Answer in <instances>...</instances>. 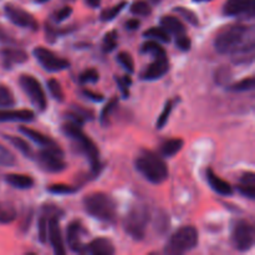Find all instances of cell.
<instances>
[{
  "instance_id": "6da1fadb",
  "label": "cell",
  "mask_w": 255,
  "mask_h": 255,
  "mask_svg": "<svg viewBox=\"0 0 255 255\" xmlns=\"http://www.w3.org/2000/svg\"><path fill=\"white\" fill-rule=\"evenodd\" d=\"M62 132L66 134L69 138L72 139L75 146L77 147L79 152L84 153L87 157L91 164L92 172L95 174L99 173L102 168L101 161H100V152L96 144L92 142V139L82 131L80 125L74 124V122H66L62 125Z\"/></svg>"
},
{
  "instance_id": "7a4b0ae2",
  "label": "cell",
  "mask_w": 255,
  "mask_h": 255,
  "mask_svg": "<svg viewBox=\"0 0 255 255\" xmlns=\"http://www.w3.org/2000/svg\"><path fill=\"white\" fill-rule=\"evenodd\" d=\"M251 39H254V26L234 24L219 32L214 40V47L219 54H231Z\"/></svg>"
},
{
  "instance_id": "3957f363",
  "label": "cell",
  "mask_w": 255,
  "mask_h": 255,
  "mask_svg": "<svg viewBox=\"0 0 255 255\" xmlns=\"http://www.w3.org/2000/svg\"><path fill=\"white\" fill-rule=\"evenodd\" d=\"M137 171L148 182L153 184H161L168 178V167L166 162L154 152L143 149L134 161Z\"/></svg>"
},
{
  "instance_id": "277c9868",
  "label": "cell",
  "mask_w": 255,
  "mask_h": 255,
  "mask_svg": "<svg viewBox=\"0 0 255 255\" xmlns=\"http://www.w3.org/2000/svg\"><path fill=\"white\" fill-rule=\"evenodd\" d=\"M84 208L92 218L97 221L109 224L116 222L117 207L109 194L102 192L89 194L84 198Z\"/></svg>"
},
{
  "instance_id": "5b68a950",
  "label": "cell",
  "mask_w": 255,
  "mask_h": 255,
  "mask_svg": "<svg viewBox=\"0 0 255 255\" xmlns=\"http://www.w3.org/2000/svg\"><path fill=\"white\" fill-rule=\"evenodd\" d=\"M198 244V231L194 227H182L167 242L164 252L169 255H181L191 252Z\"/></svg>"
},
{
  "instance_id": "8992f818",
  "label": "cell",
  "mask_w": 255,
  "mask_h": 255,
  "mask_svg": "<svg viewBox=\"0 0 255 255\" xmlns=\"http://www.w3.org/2000/svg\"><path fill=\"white\" fill-rule=\"evenodd\" d=\"M149 218H151V214L146 204H134L125 218V231L133 239L141 241L144 238Z\"/></svg>"
},
{
  "instance_id": "52a82bcc",
  "label": "cell",
  "mask_w": 255,
  "mask_h": 255,
  "mask_svg": "<svg viewBox=\"0 0 255 255\" xmlns=\"http://www.w3.org/2000/svg\"><path fill=\"white\" fill-rule=\"evenodd\" d=\"M19 84L21 86L22 91L27 95L30 101L32 102V105L40 111H45L47 100L41 84L31 75H21L19 79Z\"/></svg>"
},
{
  "instance_id": "ba28073f",
  "label": "cell",
  "mask_w": 255,
  "mask_h": 255,
  "mask_svg": "<svg viewBox=\"0 0 255 255\" xmlns=\"http://www.w3.org/2000/svg\"><path fill=\"white\" fill-rule=\"evenodd\" d=\"M232 244L239 252H247L254 244V228L248 221L236 222L232 231Z\"/></svg>"
},
{
  "instance_id": "9c48e42d",
  "label": "cell",
  "mask_w": 255,
  "mask_h": 255,
  "mask_svg": "<svg viewBox=\"0 0 255 255\" xmlns=\"http://www.w3.org/2000/svg\"><path fill=\"white\" fill-rule=\"evenodd\" d=\"M37 161L45 171L52 172V173L61 172L66 168V163L64 161V152L57 144L45 147L42 151H40L37 154Z\"/></svg>"
},
{
  "instance_id": "30bf717a",
  "label": "cell",
  "mask_w": 255,
  "mask_h": 255,
  "mask_svg": "<svg viewBox=\"0 0 255 255\" xmlns=\"http://www.w3.org/2000/svg\"><path fill=\"white\" fill-rule=\"evenodd\" d=\"M34 56L39 61V64L41 65L42 69L49 72L62 71V70L67 69L70 66V62L67 60L56 56L54 52L41 46L36 47L34 50Z\"/></svg>"
},
{
  "instance_id": "8fae6325",
  "label": "cell",
  "mask_w": 255,
  "mask_h": 255,
  "mask_svg": "<svg viewBox=\"0 0 255 255\" xmlns=\"http://www.w3.org/2000/svg\"><path fill=\"white\" fill-rule=\"evenodd\" d=\"M5 14H6L7 19L12 22L14 25L20 27H24V29H30L32 31H36L37 30V21L34 16H32L30 12H27L26 10L21 9L19 6H15V5L7 4L5 6Z\"/></svg>"
},
{
  "instance_id": "7c38bea8",
  "label": "cell",
  "mask_w": 255,
  "mask_h": 255,
  "mask_svg": "<svg viewBox=\"0 0 255 255\" xmlns=\"http://www.w3.org/2000/svg\"><path fill=\"white\" fill-rule=\"evenodd\" d=\"M226 16H254V0H228L223 6Z\"/></svg>"
},
{
  "instance_id": "4fadbf2b",
  "label": "cell",
  "mask_w": 255,
  "mask_h": 255,
  "mask_svg": "<svg viewBox=\"0 0 255 255\" xmlns=\"http://www.w3.org/2000/svg\"><path fill=\"white\" fill-rule=\"evenodd\" d=\"M59 217L57 214H54L51 218H49L47 222V238H49L50 243H51L54 253L56 255H64L66 253L65 251L64 239H62L61 229H60Z\"/></svg>"
},
{
  "instance_id": "5bb4252c",
  "label": "cell",
  "mask_w": 255,
  "mask_h": 255,
  "mask_svg": "<svg viewBox=\"0 0 255 255\" xmlns=\"http://www.w3.org/2000/svg\"><path fill=\"white\" fill-rule=\"evenodd\" d=\"M84 227L80 221H74L69 224L66 231V242L74 253H84L85 246L82 243V234H84Z\"/></svg>"
},
{
  "instance_id": "9a60e30c",
  "label": "cell",
  "mask_w": 255,
  "mask_h": 255,
  "mask_svg": "<svg viewBox=\"0 0 255 255\" xmlns=\"http://www.w3.org/2000/svg\"><path fill=\"white\" fill-rule=\"evenodd\" d=\"M168 70L169 62L167 56L156 57V60L142 72L141 79L146 80V81H156V80L163 77L168 72Z\"/></svg>"
},
{
  "instance_id": "2e32d148",
  "label": "cell",
  "mask_w": 255,
  "mask_h": 255,
  "mask_svg": "<svg viewBox=\"0 0 255 255\" xmlns=\"http://www.w3.org/2000/svg\"><path fill=\"white\" fill-rule=\"evenodd\" d=\"M254 50H255V42L254 39L248 40L244 42L242 46L238 49L234 50L231 52L232 55V61L237 65H243V64H251L254 60Z\"/></svg>"
},
{
  "instance_id": "e0dca14e",
  "label": "cell",
  "mask_w": 255,
  "mask_h": 255,
  "mask_svg": "<svg viewBox=\"0 0 255 255\" xmlns=\"http://www.w3.org/2000/svg\"><path fill=\"white\" fill-rule=\"evenodd\" d=\"M84 253L92 255H112L115 253V247L110 239L97 238L85 246Z\"/></svg>"
},
{
  "instance_id": "ac0fdd59",
  "label": "cell",
  "mask_w": 255,
  "mask_h": 255,
  "mask_svg": "<svg viewBox=\"0 0 255 255\" xmlns=\"http://www.w3.org/2000/svg\"><path fill=\"white\" fill-rule=\"evenodd\" d=\"M35 114L30 110H5L0 111V122H31Z\"/></svg>"
},
{
  "instance_id": "d6986e66",
  "label": "cell",
  "mask_w": 255,
  "mask_h": 255,
  "mask_svg": "<svg viewBox=\"0 0 255 255\" xmlns=\"http://www.w3.org/2000/svg\"><path fill=\"white\" fill-rule=\"evenodd\" d=\"M207 181H208L209 186L212 187V189L216 193L224 197H228L233 194V188H232L231 184L227 181H224V179H222L221 177L217 176L211 168L207 169Z\"/></svg>"
},
{
  "instance_id": "ffe728a7",
  "label": "cell",
  "mask_w": 255,
  "mask_h": 255,
  "mask_svg": "<svg viewBox=\"0 0 255 255\" xmlns=\"http://www.w3.org/2000/svg\"><path fill=\"white\" fill-rule=\"evenodd\" d=\"M19 131L21 132L24 136H26L27 138L31 139L32 142H35L36 144H39V146H42V147H50V146H55V142L54 139H51L50 137L45 136V134H42L41 132L36 131V129H32L30 128V127H26V126H20L19 127Z\"/></svg>"
},
{
  "instance_id": "44dd1931",
  "label": "cell",
  "mask_w": 255,
  "mask_h": 255,
  "mask_svg": "<svg viewBox=\"0 0 255 255\" xmlns=\"http://www.w3.org/2000/svg\"><path fill=\"white\" fill-rule=\"evenodd\" d=\"M5 67H11L12 65L22 64L27 60V54L20 49H4L1 51Z\"/></svg>"
},
{
  "instance_id": "7402d4cb",
  "label": "cell",
  "mask_w": 255,
  "mask_h": 255,
  "mask_svg": "<svg viewBox=\"0 0 255 255\" xmlns=\"http://www.w3.org/2000/svg\"><path fill=\"white\" fill-rule=\"evenodd\" d=\"M5 182L17 189H30L34 187V179L30 176H26V174H6Z\"/></svg>"
},
{
  "instance_id": "603a6c76",
  "label": "cell",
  "mask_w": 255,
  "mask_h": 255,
  "mask_svg": "<svg viewBox=\"0 0 255 255\" xmlns=\"http://www.w3.org/2000/svg\"><path fill=\"white\" fill-rule=\"evenodd\" d=\"M162 29L166 30L168 34H173L176 36L182 34H186V27L183 22L176 16H163L161 19Z\"/></svg>"
},
{
  "instance_id": "cb8c5ba5",
  "label": "cell",
  "mask_w": 255,
  "mask_h": 255,
  "mask_svg": "<svg viewBox=\"0 0 255 255\" xmlns=\"http://www.w3.org/2000/svg\"><path fill=\"white\" fill-rule=\"evenodd\" d=\"M184 141L182 138H172L164 142L161 147V153L163 157H173L183 148Z\"/></svg>"
},
{
  "instance_id": "d4e9b609",
  "label": "cell",
  "mask_w": 255,
  "mask_h": 255,
  "mask_svg": "<svg viewBox=\"0 0 255 255\" xmlns=\"http://www.w3.org/2000/svg\"><path fill=\"white\" fill-rule=\"evenodd\" d=\"M5 138H6L7 141H9L10 143L15 147V148L19 149V151L21 152L25 157H27V158H32V156H34V153H32V149H31V147L26 143V141H25V139L20 138V137H17V136H5Z\"/></svg>"
},
{
  "instance_id": "484cf974",
  "label": "cell",
  "mask_w": 255,
  "mask_h": 255,
  "mask_svg": "<svg viewBox=\"0 0 255 255\" xmlns=\"http://www.w3.org/2000/svg\"><path fill=\"white\" fill-rule=\"evenodd\" d=\"M16 218V211L11 204L0 202V223H11Z\"/></svg>"
},
{
  "instance_id": "4316f807",
  "label": "cell",
  "mask_w": 255,
  "mask_h": 255,
  "mask_svg": "<svg viewBox=\"0 0 255 255\" xmlns=\"http://www.w3.org/2000/svg\"><path fill=\"white\" fill-rule=\"evenodd\" d=\"M144 37H148V39H154L158 40V41L162 42H169L171 41V37H169V34L162 27H152V29L146 30L143 32Z\"/></svg>"
},
{
  "instance_id": "83f0119b",
  "label": "cell",
  "mask_w": 255,
  "mask_h": 255,
  "mask_svg": "<svg viewBox=\"0 0 255 255\" xmlns=\"http://www.w3.org/2000/svg\"><path fill=\"white\" fill-rule=\"evenodd\" d=\"M141 51L142 52H147V54H151L153 55L154 57H163L167 56L166 54V50L156 41H147L142 45L141 47Z\"/></svg>"
},
{
  "instance_id": "f1b7e54d",
  "label": "cell",
  "mask_w": 255,
  "mask_h": 255,
  "mask_svg": "<svg viewBox=\"0 0 255 255\" xmlns=\"http://www.w3.org/2000/svg\"><path fill=\"white\" fill-rule=\"evenodd\" d=\"M117 104H119V99H117V97H114V99H111L107 102L105 109L102 110L101 119L100 120H101V124L104 125V126H107V125L110 124V119H111L112 114H114V111L116 110Z\"/></svg>"
},
{
  "instance_id": "f546056e",
  "label": "cell",
  "mask_w": 255,
  "mask_h": 255,
  "mask_svg": "<svg viewBox=\"0 0 255 255\" xmlns=\"http://www.w3.org/2000/svg\"><path fill=\"white\" fill-rule=\"evenodd\" d=\"M126 5H127L126 1H121L120 4L115 5V6L105 10V11H102V14H101V20L102 21H111V20H114L115 17H116L117 15L122 11V9H124Z\"/></svg>"
},
{
  "instance_id": "4dcf8cb0",
  "label": "cell",
  "mask_w": 255,
  "mask_h": 255,
  "mask_svg": "<svg viewBox=\"0 0 255 255\" xmlns=\"http://www.w3.org/2000/svg\"><path fill=\"white\" fill-rule=\"evenodd\" d=\"M151 6L148 5V2L143 1V0H137L132 4L131 6V12L134 15H139V16H148L151 14Z\"/></svg>"
},
{
  "instance_id": "1f68e13d",
  "label": "cell",
  "mask_w": 255,
  "mask_h": 255,
  "mask_svg": "<svg viewBox=\"0 0 255 255\" xmlns=\"http://www.w3.org/2000/svg\"><path fill=\"white\" fill-rule=\"evenodd\" d=\"M47 191L52 194H60V196H67V194H74L77 192L76 187L67 186V184H51L47 188Z\"/></svg>"
},
{
  "instance_id": "d6a6232c",
  "label": "cell",
  "mask_w": 255,
  "mask_h": 255,
  "mask_svg": "<svg viewBox=\"0 0 255 255\" xmlns=\"http://www.w3.org/2000/svg\"><path fill=\"white\" fill-rule=\"evenodd\" d=\"M254 89V77H247V79L241 80L237 84L232 85L229 86V90L231 91H236V92H243V91H251V90Z\"/></svg>"
},
{
  "instance_id": "836d02e7",
  "label": "cell",
  "mask_w": 255,
  "mask_h": 255,
  "mask_svg": "<svg viewBox=\"0 0 255 255\" xmlns=\"http://www.w3.org/2000/svg\"><path fill=\"white\" fill-rule=\"evenodd\" d=\"M172 110H173V101H172V100H169V101L166 102L163 111H162V114L159 115L158 120H157V124H156L157 128L162 129L164 126H166L167 122H168L169 115H171Z\"/></svg>"
},
{
  "instance_id": "e575fe53",
  "label": "cell",
  "mask_w": 255,
  "mask_h": 255,
  "mask_svg": "<svg viewBox=\"0 0 255 255\" xmlns=\"http://www.w3.org/2000/svg\"><path fill=\"white\" fill-rule=\"evenodd\" d=\"M15 105L12 92L6 86H0V107H11Z\"/></svg>"
},
{
  "instance_id": "d590c367",
  "label": "cell",
  "mask_w": 255,
  "mask_h": 255,
  "mask_svg": "<svg viewBox=\"0 0 255 255\" xmlns=\"http://www.w3.org/2000/svg\"><path fill=\"white\" fill-rule=\"evenodd\" d=\"M47 89H49L50 94H51V96L55 100H57V101H62L64 100V91H62L61 85H60V82L57 80L50 79L47 81Z\"/></svg>"
},
{
  "instance_id": "8d00e7d4",
  "label": "cell",
  "mask_w": 255,
  "mask_h": 255,
  "mask_svg": "<svg viewBox=\"0 0 255 255\" xmlns=\"http://www.w3.org/2000/svg\"><path fill=\"white\" fill-rule=\"evenodd\" d=\"M16 162L14 154L0 144V167H12Z\"/></svg>"
},
{
  "instance_id": "74e56055",
  "label": "cell",
  "mask_w": 255,
  "mask_h": 255,
  "mask_svg": "<svg viewBox=\"0 0 255 255\" xmlns=\"http://www.w3.org/2000/svg\"><path fill=\"white\" fill-rule=\"evenodd\" d=\"M117 47V32L110 31L105 35L102 49L105 52H112Z\"/></svg>"
},
{
  "instance_id": "f35d334b",
  "label": "cell",
  "mask_w": 255,
  "mask_h": 255,
  "mask_svg": "<svg viewBox=\"0 0 255 255\" xmlns=\"http://www.w3.org/2000/svg\"><path fill=\"white\" fill-rule=\"evenodd\" d=\"M117 61L122 65L124 69H126L127 72L132 74L134 71V64H133V59H132L131 55L128 52H120L117 55Z\"/></svg>"
},
{
  "instance_id": "ab89813d",
  "label": "cell",
  "mask_w": 255,
  "mask_h": 255,
  "mask_svg": "<svg viewBox=\"0 0 255 255\" xmlns=\"http://www.w3.org/2000/svg\"><path fill=\"white\" fill-rule=\"evenodd\" d=\"M45 211H46V209H45ZM47 222H49L47 212H44L39 219V241L41 242L42 244L46 243L47 241Z\"/></svg>"
},
{
  "instance_id": "60d3db41",
  "label": "cell",
  "mask_w": 255,
  "mask_h": 255,
  "mask_svg": "<svg viewBox=\"0 0 255 255\" xmlns=\"http://www.w3.org/2000/svg\"><path fill=\"white\" fill-rule=\"evenodd\" d=\"M174 11L178 12L181 16H183L184 19L187 20V21L189 22V24H192L193 26H198L199 25V20H198V16H197L196 14H194L192 10L189 9H186V7H182V6H178L174 9Z\"/></svg>"
},
{
  "instance_id": "b9f144b4",
  "label": "cell",
  "mask_w": 255,
  "mask_h": 255,
  "mask_svg": "<svg viewBox=\"0 0 255 255\" xmlns=\"http://www.w3.org/2000/svg\"><path fill=\"white\" fill-rule=\"evenodd\" d=\"M80 82L81 84H96L99 81V72L95 69H87L80 75Z\"/></svg>"
},
{
  "instance_id": "7bdbcfd3",
  "label": "cell",
  "mask_w": 255,
  "mask_h": 255,
  "mask_svg": "<svg viewBox=\"0 0 255 255\" xmlns=\"http://www.w3.org/2000/svg\"><path fill=\"white\" fill-rule=\"evenodd\" d=\"M116 82L119 85L120 90H121L124 97H128L129 95V86H131V79L129 76H124V77H116Z\"/></svg>"
},
{
  "instance_id": "ee69618b",
  "label": "cell",
  "mask_w": 255,
  "mask_h": 255,
  "mask_svg": "<svg viewBox=\"0 0 255 255\" xmlns=\"http://www.w3.org/2000/svg\"><path fill=\"white\" fill-rule=\"evenodd\" d=\"M176 45L179 50H182V51H188V50L191 49L192 42L191 39H189L186 34H182L176 36Z\"/></svg>"
},
{
  "instance_id": "f6af8a7d",
  "label": "cell",
  "mask_w": 255,
  "mask_h": 255,
  "mask_svg": "<svg viewBox=\"0 0 255 255\" xmlns=\"http://www.w3.org/2000/svg\"><path fill=\"white\" fill-rule=\"evenodd\" d=\"M242 186L251 187V188H255V174L253 172H246V173L242 176L241 183Z\"/></svg>"
},
{
  "instance_id": "bcb514c9",
  "label": "cell",
  "mask_w": 255,
  "mask_h": 255,
  "mask_svg": "<svg viewBox=\"0 0 255 255\" xmlns=\"http://www.w3.org/2000/svg\"><path fill=\"white\" fill-rule=\"evenodd\" d=\"M72 14V9L70 6H64L62 9H60L59 11L55 14V20H56L57 22L60 21H64L65 19H67V17L70 16V15Z\"/></svg>"
},
{
  "instance_id": "7dc6e473",
  "label": "cell",
  "mask_w": 255,
  "mask_h": 255,
  "mask_svg": "<svg viewBox=\"0 0 255 255\" xmlns=\"http://www.w3.org/2000/svg\"><path fill=\"white\" fill-rule=\"evenodd\" d=\"M229 77H231V72H229L228 69L223 67V69H219L218 71H217L216 77H214V79L217 80L218 84H224L226 81H228Z\"/></svg>"
},
{
  "instance_id": "c3c4849f",
  "label": "cell",
  "mask_w": 255,
  "mask_h": 255,
  "mask_svg": "<svg viewBox=\"0 0 255 255\" xmlns=\"http://www.w3.org/2000/svg\"><path fill=\"white\" fill-rule=\"evenodd\" d=\"M238 191L241 192L242 196L247 197V198H249V199H254L255 188H251V187H246V186H242V184H239Z\"/></svg>"
},
{
  "instance_id": "681fc988",
  "label": "cell",
  "mask_w": 255,
  "mask_h": 255,
  "mask_svg": "<svg viewBox=\"0 0 255 255\" xmlns=\"http://www.w3.org/2000/svg\"><path fill=\"white\" fill-rule=\"evenodd\" d=\"M82 94H84L85 96L87 97V99H90V100H91V101H94V102L104 101V96H102V95L95 94V92L89 91V90H85V91H82Z\"/></svg>"
},
{
  "instance_id": "f907efd6",
  "label": "cell",
  "mask_w": 255,
  "mask_h": 255,
  "mask_svg": "<svg viewBox=\"0 0 255 255\" xmlns=\"http://www.w3.org/2000/svg\"><path fill=\"white\" fill-rule=\"evenodd\" d=\"M139 25H141L139 20L131 19V20H128V21L126 22V29H128V30H137L139 27Z\"/></svg>"
},
{
  "instance_id": "816d5d0a",
  "label": "cell",
  "mask_w": 255,
  "mask_h": 255,
  "mask_svg": "<svg viewBox=\"0 0 255 255\" xmlns=\"http://www.w3.org/2000/svg\"><path fill=\"white\" fill-rule=\"evenodd\" d=\"M87 5L91 7H99L101 4V0H86Z\"/></svg>"
},
{
  "instance_id": "f5cc1de1",
  "label": "cell",
  "mask_w": 255,
  "mask_h": 255,
  "mask_svg": "<svg viewBox=\"0 0 255 255\" xmlns=\"http://www.w3.org/2000/svg\"><path fill=\"white\" fill-rule=\"evenodd\" d=\"M196 2H207V1H211V0H193Z\"/></svg>"
},
{
  "instance_id": "db71d44e",
  "label": "cell",
  "mask_w": 255,
  "mask_h": 255,
  "mask_svg": "<svg viewBox=\"0 0 255 255\" xmlns=\"http://www.w3.org/2000/svg\"><path fill=\"white\" fill-rule=\"evenodd\" d=\"M37 2H40V4H42V2H46V1H49V0H36Z\"/></svg>"
}]
</instances>
